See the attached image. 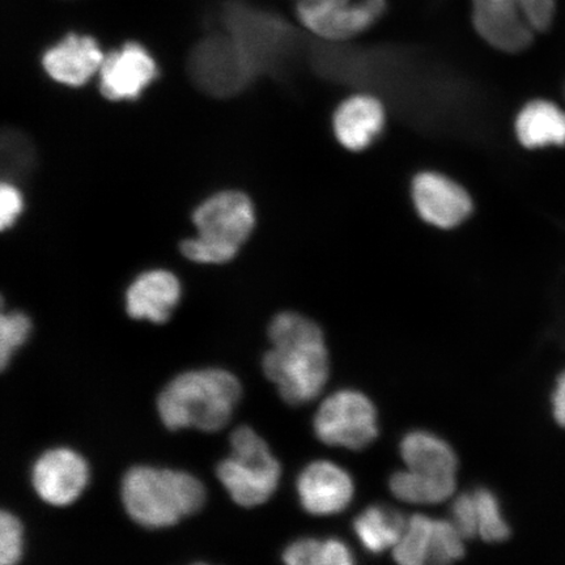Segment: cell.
<instances>
[{
    "label": "cell",
    "instance_id": "6da1fadb",
    "mask_svg": "<svg viewBox=\"0 0 565 565\" xmlns=\"http://www.w3.org/2000/svg\"><path fill=\"white\" fill-rule=\"evenodd\" d=\"M267 334L273 349L265 353L264 372L281 399L291 406L315 401L330 376L322 329L306 316L282 312L273 318Z\"/></svg>",
    "mask_w": 565,
    "mask_h": 565
},
{
    "label": "cell",
    "instance_id": "7a4b0ae2",
    "mask_svg": "<svg viewBox=\"0 0 565 565\" xmlns=\"http://www.w3.org/2000/svg\"><path fill=\"white\" fill-rule=\"evenodd\" d=\"M242 384L228 371L206 369L179 374L159 394L158 413L168 429L217 433L242 398Z\"/></svg>",
    "mask_w": 565,
    "mask_h": 565
},
{
    "label": "cell",
    "instance_id": "3957f363",
    "mask_svg": "<svg viewBox=\"0 0 565 565\" xmlns=\"http://www.w3.org/2000/svg\"><path fill=\"white\" fill-rule=\"evenodd\" d=\"M206 489L185 471L136 466L126 472L121 499L127 514L146 529L171 527L202 510Z\"/></svg>",
    "mask_w": 565,
    "mask_h": 565
},
{
    "label": "cell",
    "instance_id": "277c9868",
    "mask_svg": "<svg viewBox=\"0 0 565 565\" xmlns=\"http://www.w3.org/2000/svg\"><path fill=\"white\" fill-rule=\"evenodd\" d=\"M198 236L185 239L181 252L198 264H225L236 257L254 228L253 204L245 194L223 192L202 203L193 217Z\"/></svg>",
    "mask_w": 565,
    "mask_h": 565
},
{
    "label": "cell",
    "instance_id": "5b68a950",
    "mask_svg": "<svg viewBox=\"0 0 565 565\" xmlns=\"http://www.w3.org/2000/svg\"><path fill=\"white\" fill-rule=\"evenodd\" d=\"M231 457L216 468V477L239 507L254 508L270 500L281 478V465L256 430L242 426L231 435Z\"/></svg>",
    "mask_w": 565,
    "mask_h": 565
},
{
    "label": "cell",
    "instance_id": "8992f818",
    "mask_svg": "<svg viewBox=\"0 0 565 565\" xmlns=\"http://www.w3.org/2000/svg\"><path fill=\"white\" fill-rule=\"evenodd\" d=\"M472 23L487 44L503 53L524 52L535 32L553 23L555 0H471Z\"/></svg>",
    "mask_w": 565,
    "mask_h": 565
},
{
    "label": "cell",
    "instance_id": "52a82bcc",
    "mask_svg": "<svg viewBox=\"0 0 565 565\" xmlns=\"http://www.w3.org/2000/svg\"><path fill=\"white\" fill-rule=\"evenodd\" d=\"M313 429L317 439L330 447L363 450L379 437L377 408L364 393L342 388L318 407Z\"/></svg>",
    "mask_w": 565,
    "mask_h": 565
},
{
    "label": "cell",
    "instance_id": "ba28073f",
    "mask_svg": "<svg viewBox=\"0 0 565 565\" xmlns=\"http://www.w3.org/2000/svg\"><path fill=\"white\" fill-rule=\"evenodd\" d=\"M189 75L204 94L232 97L249 86L257 75L247 56L227 33L211 35L194 47Z\"/></svg>",
    "mask_w": 565,
    "mask_h": 565
},
{
    "label": "cell",
    "instance_id": "9c48e42d",
    "mask_svg": "<svg viewBox=\"0 0 565 565\" xmlns=\"http://www.w3.org/2000/svg\"><path fill=\"white\" fill-rule=\"evenodd\" d=\"M385 10V0H299L298 17L318 38L337 42L369 31Z\"/></svg>",
    "mask_w": 565,
    "mask_h": 565
},
{
    "label": "cell",
    "instance_id": "30bf717a",
    "mask_svg": "<svg viewBox=\"0 0 565 565\" xmlns=\"http://www.w3.org/2000/svg\"><path fill=\"white\" fill-rule=\"evenodd\" d=\"M89 482V466L81 454L54 448L42 454L32 468V486L39 498L53 507L79 499Z\"/></svg>",
    "mask_w": 565,
    "mask_h": 565
},
{
    "label": "cell",
    "instance_id": "8fae6325",
    "mask_svg": "<svg viewBox=\"0 0 565 565\" xmlns=\"http://www.w3.org/2000/svg\"><path fill=\"white\" fill-rule=\"evenodd\" d=\"M223 23L225 33L242 49L257 75L275 65L285 46L281 25L242 4H230L224 11Z\"/></svg>",
    "mask_w": 565,
    "mask_h": 565
},
{
    "label": "cell",
    "instance_id": "7c38bea8",
    "mask_svg": "<svg viewBox=\"0 0 565 565\" xmlns=\"http://www.w3.org/2000/svg\"><path fill=\"white\" fill-rule=\"evenodd\" d=\"M296 491L303 511L327 518L349 508L355 497V483L348 470L320 459L301 470Z\"/></svg>",
    "mask_w": 565,
    "mask_h": 565
},
{
    "label": "cell",
    "instance_id": "4fadbf2b",
    "mask_svg": "<svg viewBox=\"0 0 565 565\" xmlns=\"http://www.w3.org/2000/svg\"><path fill=\"white\" fill-rule=\"evenodd\" d=\"M412 193L415 209L423 221L436 228H456L472 211L469 193L440 173L423 172L416 175Z\"/></svg>",
    "mask_w": 565,
    "mask_h": 565
},
{
    "label": "cell",
    "instance_id": "5bb4252c",
    "mask_svg": "<svg viewBox=\"0 0 565 565\" xmlns=\"http://www.w3.org/2000/svg\"><path fill=\"white\" fill-rule=\"evenodd\" d=\"M103 95L113 102L132 100L157 79V62L136 42L105 56L100 68Z\"/></svg>",
    "mask_w": 565,
    "mask_h": 565
},
{
    "label": "cell",
    "instance_id": "9a60e30c",
    "mask_svg": "<svg viewBox=\"0 0 565 565\" xmlns=\"http://www.w3.org/2000/svg\"><path fill=\"white\" fill-rule=\"evenodd\" d=\"M181 285L175 275L167 270H152L139 275L126 292V310L134 320L166 323L179 306Z\"/></svg>",
    "mask_w": 565,
    "mask_h": 565
},
{
    "label": "cell",
    "instance_id": "2e32d148",
    "mask_svg": "<svg viewBox=\"0 0 565 565\" xmlns=\"http://www.w3.org/2000/svg\"><path fill=\"white\" fill-rule=\"evenodd\" d=\"M105 56L95 39L70 34L44 55V68L55 82L83 86L100 70Z\"/></svg>",
    "mask_w": 565,
    "mask_h": 565
},
{
    "label": "cell",
    "instance_id": "e0dca14e",
    "mask_svg": "<svg viewBox=\"0 0 565 565\" xmlns=\"http://www.w3.org/2000/svg\"><path fill=\"white\" fill-rule=\"evenodd\" d=\"M385 126V109L376 97L355 95L338 106L334 116L335 137L353 152L365 150Z\"/></svg>",
    "mask_w": 565,
    "mask_h": 565
},
{
    "label": "cell",
    "instance_id": "ac0fdd59",
    "mask_svg": "<svg viewBox=\"0 0 565 565\" xmlns=\"http://www.w3.org/2000/svg\"><path fill=\"white\" fill-rule=\"evenodd\" d=\"M399 454L407 469L435 476H456L458 457L448 441L428 430H412L402 437Z\"/></svg>",
    "mask_w": 565,
    "mask_h": 565
},
{
    "label": "cell",
    "instance_id": "d6986e66",
    "mask_svg": "<svg viewBox=\"0 0 565 565\" xmlns=\"http://www.w3.org/2000/svg\"><path fill=\"white\" fill-rule=\"evenodd\" d=\"M515 136L530 150L565 145V113L546 100L529 103L515 119Z\"/></svg>",
    "mask_w": 565,
    "mask_h": 565
},
{
    "label": "cell",
    "instance_id": "ffe728a7",
    "mask_svg": "<svg viewBox=\"0 0 565 565\" xmlns=\"http://www.w3.org/2000/svg\"><path fill=\"white\" fill-rule=\"evenodd\" d=\"M407 521L386 505H371L353 520V532L369 553L379 555L394 548L404 534Z\"/></svg>",
    "mask_w": 565,
    "mask_h": 565
},
{
    "label": "cell",
    "instance_id": "44dd1931",
    "mask_svg": "<svg viewBox=\"0 0 565 565\" xmlns=\"http://www.w3.org/2000/svg\"><path fill=\"white\" fill-rule=\"evenodd\" d=\"M388 489L405 503L434 505L444 503L457 489L456 476H435L406 469L394 472L388 479Z\"/></svg>",
    "mask_w": 565,
    "mask_h": 565
},
{
    "label": "cell",
    "instance_id": "7402d4cb",
    "mask_svg": "<svg viewBox=\"0 0 565 565\" xmlns=\"http://www.w3.org/2000/svg\"><path fill=\"white\" fill-rule=\"evenodd\" d=\"M434 524L435 519L424 514H415L407 520L405 532L393 548L394 561L402 565L429 563Z\"/></svg>",
    "mask_w": 565,
    "mask_h": 565
},
{
    "label": "cell",
    "instance_id": "603a6c76",
    "mask_svg": "<svg viewBox=\"0 0 565 565\" xmlns=\"http://www.w3.org/2000/svg\"><path fill=\"white\" fill-rule=\"evenodd\" d=\"M475 493L477 507L478 535L486 542L498 543L510 539L511 529L501 513L497 494L480 487Z\"/></svg>",
    "mask_w": 565,
    "mask_h": 565
},
{
    "label": "cell",
    "instance_id": "cb8c5ba5",
    "mask_svg": "<svg viewBox=\"0 0 565 565\" xmlns=\"http://www.w3.org/2000/svg\"><path fill=\"white\" fill-rule=\"evenodd\" d=\"M463 536L450 520H435L429 563L450 564L465 556Z\"/></svg>",
    "mask_w": 565,
    "mask_h": 565
},
{
    "label": "cell",
    "instance_id": "d4e9b609",
    "mask_svg": "<svg viewBox=\"0 0 565 565\" xmlns=\"http://www.w3.org/2000/svg\"><path fill=\"white\" fill-rule=\"evenodd\" d=\"M32 331L31 318L23 312L2 313L0 317V366H9L15 352L23 345Z\"/></svg>",
    "mask_w": 565,
    "mask_h": 565
},
{
    "label": "cell",
    "instance_id": "484cf974",
    "mask_svg": "<svg viewBox=\"0 0 565 565\" xmlns=\"http://www.w3.org/2000/svg\"><path fill=\"white\" fill-rule=\"evenodd\" d=\"M2 158L3 172L12 179L30 172L34 160L30 139L21 132H6L2 139Z\"/></svg>",
    "mask_w": 565,
    "mask_h": 565
},
{
    "label": "cell",
    "instance_id": "4316f807",
    "mask_svg": "<svg viewBox=\"0 0 565 565\" xmlns=\"http://www.w3.org/2000/svg\"><path fill=\"white\" fill-rule=\"evenodd\" d=\"M23 524L15 514L0 512V564H18L23 557Z\"/></svg>",
    "mask_w": 565,
    "mask_h": 565
},
{
    "label": "cell",
    "instance_id": "83f0119b",
    "mask_svg": "<svg viewBox=\"0 0 565 565\" xmlns=\"http://www.w3.org/2000/svg\"><path fill=\"white\" fill-rule=\"evenodd\" d=\"M450 521L465 540L475 539L478 535L477 507L475 493L466 492L451 504Z\"/></svg>",
    "mask_w": 565,
    "mask_h": 565
},
{
    "label": "cell",
    "instance_id": "f1b7e54d",
    "mask_svg": "<svg viewBox=\"0 0 565 565\" xmlns=\"http://www.w3.org/2000/svg\"><path fill=\"white\" fill-rule=\"evenodd\" d=\"M324 540L301 539L282 551V562L289 565H323Z\"/></svg>",
    "mask_w": 565,
    "mask_h": 565
},
{
    "label": "cell",
    "instance_id": "f546056e",
    "mask_svg": "<svg viewBox=\"0 0 565 565\" xmlns=\"http://www.w3.org/2000/svg\"><path fill=\"white\" fill-rule=\"evenodd\" d=\"M23 210V196L12 183H3L0 189V224L2 230L11 227Z\"/></svg>",
    "mask_w": 565,
    "mask_h": 565
},
{
    "label": "cell",
    "instance_id": "4dcf8cb0",
    "mask_svg": "<svg viewBox=\"0 0 565 565\" xmlns=\"http://www.w3.org/2000/svg\"><path fill=\"white\" fill-rule=\"evenodd\" d=\"M355 563L348 543L339 539L324 540L323 565H351Z\"/></svg>",
    "mask_w": 565,
    "mask_h": 565
},
{
    "label": "cell",
    "instance_id": "1f68e13d",
    "mask_svg": "<svg viewBox=\"0 0 565 565\" xmlns=\"http://www.w3.org/2000/svg\"><path fill=\"white\" fill-rule=\"evenodd\" d=\"M554 414L557 423L565 427V373L557 381L554 394Z\"/></svg>",
    "mask_w": 565,
    "mask_h": 565
}]
</instances>
